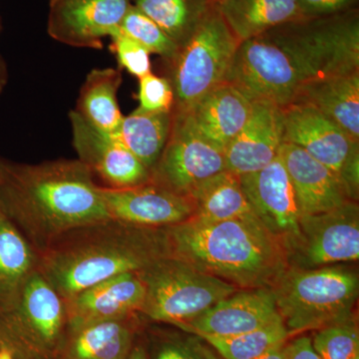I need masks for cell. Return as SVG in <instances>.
Returning <instances> with one entry per match:
<instances>
[{
	"instance_id": "6da1fadb",
	"label": "cell",
	"mask_w": 359,
	"mask_h": 359,
	"mask_svg": "<svg viewBox=\"0 0 359 359\" xmlns=\"http://www.w3.org/2000/svg\"><path fill=\"white\" fill-rule=\"evenodd\" d=\"M0 204L36 254L73 229L110 219L101 185L78 159L22 164L0 157Z\"/></svg>"
},
{
	"instance_id": "7a4b0ae2",
	"label": "cell",
	"mask_w": 359,
	"mask_h": 359,
	"mask_svg": "<svg viewBox=\"0 0 359 359\" xmlns=\"http://www.w3.org/2000/svg\"><path fill=\"white\" fill-rule=\"evenodd\" d=\"M168 256L241 289L271 287L289 269L283 241L257 218L203 221L164 228Z\"/></svg>"
},
{
	"instance_id": "3957f363",
	"label": "cell",
	"mask_w": 359,
	"mask_h": 359,
	"mask_svg": "<svg viewBox=\"0 0 359 359\" xmlns=\"http://www.w3.org/2000/svg\"><path fill=\"white\" fill-rule=\"evenodd\" d=\"M168 256L164 229L107 219L73 229L37 252V269L63 299Z\"/></svg>"
},
{
	"instance_id": "277c9868",
	"label": "cell",
	"mask_w": 359,
	"mask_h": 359,
	"mask_svg": "<svg viewBox=\"0 0 359 359\" xmlns=\"http://www.w3.org/2000/svg\"><path fill=\"white\" fill-rule=\"evenodd\" d=\"M263 34L275 44L299 90L311 82L359 70L358 8L290 21Z\"/></svg>"
},
{
	"instance_id": "5b68a950",
	"label": "cell",
	"mask_w": 359,
	"mask_h": 359,
	"mask_svg": "<svg viewBox=\"0 0 359 359\" xmlns=\"http://www.w3.org/2000/svg\"><path fill=\"white\" fill-rule=\"evenodd\" d=\"M290 335L348 320L358 301V273L342 266L287 269L271 287Z\"/></svg>"
},
{
	"instance_id": "8992f818",
	"label": "cell",
	"mask_w": 359,
	"mask_h": 359,
	"mask_svg": "<svg viewBox=\"0 0 359 359\" xmlns=\"http://www.w3.org/2000/svg\"><path fill=\"white\" fill-rule=\"evenodd\" d=\"M69 332L65 302L39 269L20 299L0 313V351L13 359H59Z\"/></svg>"
},
{
	"instance_id": "52a82bcc",
	"label": "cell",
	"mask_w": 359,
	"mask_h": 359,
	"mask_svg": "<svg viewBox=\"0 0 359 359\" xmlns=\"http://www.w3.org/2000/svg\"><path fill=\"white\" fill-rule=\"evenodd\" d=\"M139 273L146 287L142 316L178 328L238 290L171 256L156 259Z\"/></svg>"
},
{
	"instance_id": "ba28073f",
	"label": "cell",
	"mask_w": 359,
	"mask_h": 359,
	"mask_svg": "<svg viewBox=\"0 0 359 359\" xmlns=\"http://www.w3.org/2000/svg\"><path fill=\"white\" fill-rule=\"evenodd\" d=\"M241 41L219 13L218 2L199 27L165 63L173 88V110L184 111L226 82Z\"/></svg>"
},
{
	"instance_id": "9c48e42d",
	"label": "cell",
	"mask_w": 359,
	"mask_h": 359,
	"mask_svg": "<svg viewBox=\"0 0 359 359\" xmlns=\"http://www.w3.org/2000/svg\"><path fill=\"white\" fill-rule=\"evenodd\" d=\"M285 143L292 144L325 165L339 180L351 201L359 191V142L308 104L283 108Z\"/></svg>"
},
{
	"instance_id": "30bf717a",
	"label": "cell",
	"mask_w": 359,
	"mask_h": 359,
	"mask_svg": "<svg viewBox=\"0 0 359 359\" xmlns=\"http://www.w3.org/2000/svg\"><path fill=\"white\" fill-rule=\"evenodd\" d=\"M226 170L223 151L205 140L184 112L173 110L166 146L151 181L188 197L196 187Z\"/></svg>"
},
{
	"instance_id": "8fae6325",
	"label": "cell",
	"mask_w": 359,
	"mask_h": 359,
	"mask_svg": "<svg viewBox=\"0 0 359 359\" xmlns=\"http://www.w3.org/2000/svg\"><path fill=\"white\" fill-rule=\"evenodd\" d=\"M290 250H294L299 269L358 261V203L349 201L330 211L301 217L299 238Z\"/></svg>"
},
{
	"instance_id": "7c38bea8",
	"label": "cell",
	"mask_w": 359,
	"mask_h": 359,
	"mask_svg": "<svg viewBox=\"0 0 359 359\" xmlns=\"http://www.w3.org/2000/svg\"><path fill=\"white\" fill-rule=\"evenodd\" d=\"M131 6V0H50L47 32L60 43L101 49Z\"/></svg>"
},
{
	"instance_id": "4fadbf2b",
	"label": "cell",
	"mask_w": 359,
	"mask_h": 359,
	"mask_svg": "<svg viewBox=\"0 0 359 359\" xmlns=\"http://www.w3.org/2000/svg\"><path fill=\"white\" fill-rule=\"evenodd\" d=\"M73 147L78 160L105 188L124 189L151 181V171L112 135L102 133L76 111L69 113Z\"/></svg>"
},
{
	"instance_id": "5bb4252c",
	"label": "cell",
	"mask_w": 359,
	"mask_h": 359,
	"mask_svg": "<svg viewBox=\"0 0 359 359\" xmlns=\"http://www.w3.org/2000/svg\"><path fill=\"white\" fill-rule=\"evenodd\" d=\"M240 178L255 214L266 230L283 241L289 254L299 238L301 214L280 155L269 166Z\"/></svg>"
},
{
	"instance_id": "9a60e30c",
	"label": "cell",
	"mask_w": 359,
	"mask_h": 359,
	"mask_svg": "<svg viewBox=\"0 0 359 359\" xmlns=\"http://www.w3.org/2000/svg\"><path fill=\"white\" fill-rule=\"evenodd\" d=\"M110 219L142 228L164 229L192 218L190 198L150 181L124 189L101 186Z\"/></svg>"
},
{
	"instance_id": "2e32d148",
	"label": "cell",
	"mask_w": 359,
	"mask_h": 359,
	"mask_svg": "<svg viewBox=\"0 0 359 359\" xmlns=\"http://www.w3.org/2000/svg\"><path fill=\"white\" fill-rule=\"evenodd\" d=\"M252 102V112L244 127L224 150L226 170L238 176L269 166L285 143L283 108L269 101Z\"/></svg>"
},
{
	"instance_id": "e0dca14e",
	"label": "cell",
	"mask_w": 359,
	"mask_h": 359,
	"mask_svg": "<svg viewBox=\"0 0 359 359\" xmlns=\"http://www.w3.org/2000/svg\"><path fill=\"white\" fill-rule=\"evenodd\" d=\"M282 318L271 287L236 292L189 321L180 330L198 337L245 334Z\"/></svg>"
},
{
	"instance_id": "ac0fdd59",
	"label": "cell",
	"mask_w": 359,
	"mask_h": 359,
	"mask_svg": "<svg viewBox=\"0 0 359 359\" xmlns=\"http://www.w3.org/2000/svg\"><path fill=\"white\" fill-rule=\"evenodd\" d=\"M145 294V283L139 271L121 273L96 283L65 299L69 330L140 313Z\"/></svg>"
},
{
	"instance_id": "d6986e66",
	"label": "cell",
	"mask_w": 359,
	"mask_h": 359,
	"mask_svg": "<svg viewBox=\"0 0 359 359\" xmlns=\"http://www.w3.org/2000/svg\"><path fill=\"white\" fill-rule=\"evenodd\" d=\"M280 158L294 188L299 214H320L351 201L334 173L306 151L283 143Z\"/></svg>"
},
{
	"instance_id": "ffe728a7",
	"label": "cell",
	"mask_w": 359,
	"mask_h": 359,
	"mask_svg": "<svg viewBox=\"0 0 359 359\" xmlns=\"http://www.w3.org/2000/svg\"><path fill=\"white\" fill-rule=\"evenodd\" d=\"M252 107V101L240 90L229 82H224L180 112L185 113L194 128L205 140L224 152L244 127Z\"/></svg>"
},
{
	"instance_id": "44dd1931",
	"label": "cell",
	"mask_w": 359,
	"mask_h": 359,
	"mask_svg": "<svg viewBox=\"0 0 359 359\" xmlns=\"http://www.w3.org/2000/svg\"><path fill=\"white\" fill-rule=\"evenodd\" d=\"M139 314L69 330L59 359H126L140 337Z\"/></svg>"
},
{
	"instance_id": "7402d4cb",
	"label": "cell",
	"mask_w": 359,
	"mask_h": 359,
	"mask_svg": "<svg viewBox=\"0 0 359 359\" xmlns=\"http://www.w3.org/2000/svg\"><path fill=\"white\" fill-rule=\"evenodd\" d=\"M292 103L316 108L359 142V70L304 85Z\"/></svg>"
},
{
	"instance_id": "603a6c76",
	"label": "cell",
	"mask_w": 359,
	"mask_h": 359,
	"mask_svg": "<svg viewBox=\"0 0 359 359\" xmlns=\"http://www.w3.org/2000/svg\"><path fill=\"white\" fill-rule=\"evenodd\" d=\"M36 252L20 231L0 217V313L15 306L28 278L37 269Z\"/></svg>"
},
{
	"instance_id": "cb8c5ba5",
	"label": "cell",
	"mask_w": 359,
	"mask_h": 359,
	"mask_svg": "<svg viewBox=\"0 0 359 359\" xmlns=\"http://www.w3.org/2000/svg\"><path fill=\"white\" fill-rule=\"evenodd\" d=\"M188 197L193 203L194 218L203 221L257 218L240 176L229 170L202 182Z\"/></svg>"
},
{
	"instance_id": "d4e9b609",
	"label": "cell",
	"mask_w": 359,
	"mask_h": 359,
	"mask_svg": "<svg viewBox=\"0 0 359 359\" xmlns=\"http://www.w3.org/2000/svg\"><path fill=\"white\" fill-rule=\"evenodd\" d=\"M218 7L241 42L302 18L297 0H224Z\"/></svg>"
},
{
	"instance_id": "484cf974",
	"label": "cell",
	"mask_w": 359,
	"mask_h": 359,
	"mask_svg": "<svg viewBox=\"0 0 359 359\" xmlns=\"http://www.w3.org/2000/svg\"><path fill=\"white\" fill-rule=\"evenodd\" d=\"M122 82L120 69L103 68L90 71L80 90L74 110L92 127L113 136L124 117L117 100Z\"/></svg>"
},
{
	"instance_id": "4316f807",
	"label": "cell",
	"mask_w": 359,
	"mask_h": 359,
	"mask_svg": "<svg viewBox=\"0 0 359 359\" xmlns=\"http://www.w3.org/2000/svg\"><path fill=\"white\" fill-rule=\"evenodd\" d=\"M173 123V110L147 112L137 108L124 116L113 137L150 171L166 146Z\"/></svg>"
},
{
	"instance_id": "83f0119b",
	"label": "cell",
	"mask_w": 359,
	"mask_h": 359,
	"mask_svg": "<svg viewBox=\"0 0 359 359\" xmlns=\"http://www.w3.org/2000/svg\"><path fill=\"white\" fill-rule=\"evenodd\" d=\"M135 7L157 23L181 46L192 36L216 0H131Z\"/></svg>"
},
{
	"instance_id": "f1b7e54d",
	"label": "cell",
	"mask_w": 359,
	"mask_h": 359,
	"mask_svg": "<svg viewBox=\"0 0 359 359\" xmlns=\"http://www.w3.org/2000/svg\"><path fill=\"white\" fill-rule=\"evenodd\" d=\"M223 359H256L289 341L292 335L283 318L245 334L228 337H199Z\"/></svg>"
},
{
	"instance_id": "f546056e",
	"label": "cell",
	"mask_w": 359,
	"mask_h": 359,
	"mask_svg": "<svg viewBox=\"0 0 359 359\" xmlns=\"http://www.w3.org/2000/svg\"><path fill=\"white\" fill-rule=\"evenodd\" d=\"M144 344L148 359H215L201 337L182 330H153Z\"/></svg>"
},
{
	"instance_id": "4dcf8cb0",
	"label": "cell",
	"mask_w": 359,
	"mask_h": 359,
	"mask_svg": "<svg viewBox=\"0 0 359 359\" xmlns=\"http://www.w3.org/2000/svg\"><path fill=\"white\" fill-rule=\"evenodd\" d=\"M119 27L123 33L143 45L150 53L161 56L164 62L171 60L178 51V44L133 4L125 14Z\"/></svg>"
},
{
	"instance_id": "1f68e13d",
	"label": "cell",
	"mask_w": 359,
	"mask_h": 359,
	"mask_svg": "<svg viewBox=\"0 0 359 359\" xmlns=\"http://www.w3.org/2000/svg\"><path fill=\"white\" fill-rule=\"evenodd\" d=\"M311 344L320 359H351L359 353L355 316L316 330Z\"/></svg>"
},
{
	"instance_id": "d6a6232c",
	"label": "cell",
	"mask_w": 359,
	"mask_h": 359,
	"mask_svg": "<svg viewBox=\"0 0 359 359\" xmlns=\"http://www.w3.org/2000/svg\"><path fill=\"white\" fill-rule=\"evenodd\" d=\"M112 50L116 54L120 67L124 68L137 78L145 76L151 71L150 51L147 48L127 36L117 28L110 35Z\"/></svg>"
},
{
	"instance_id": "836d02e7",
	"label": "cell",
	"mask_w": 359,
	"mask_h": 359,
	"mask_svg": "<svg viewBox=\"0 0 359 359\" xmlns=\"http://www.w3.org/2000/svg\"><path fill=\"white\" fill-rule=\"evenodd\" d=\"M139 109L147 112L172 111L175 96L169 80L152 72L139 79Z\"/></svg>"
},
{
	"instance_id": "e575fe53",
	"label": "cell",
	"mask_w": 359,
	"mask_h": 359,
	"mask_svg": "<svg viewBox=\"0 0 359 359\" xmlns=\"http://www.w3.org/2000/svg\"><path fill=\"white\" fill-rule=\"evenodd\" d=\"M302 18H320L356 8L358 0H297Z\"/></svg>"
},
{
	"instance_id": "d590c367",
	"label": "cell",
	"mask_w": 359,
	"mask_h": 359,
	"mask_svg": "<svg viewBox=\"0 0 359 359\" xmlns=\"http://www.w3.org/2000/svg\"><path fill=\"white\" fill-rule=\"evenodd\" d=\"M290 359H320L311 344V337L301 335L287 341Z\"/></svg>"
},
{
	"instance_id": "8d00e7d4",
	"label": "cell",
	"mask_w": 359,
	"mask_h": 359,
	"mask_svg": "<svg viewBox=\"0 0 359 359\" xmlns=\"http://www.w3.org/2000/svg\"><path fill=\"white\" fill-rule=\"evenodd\" d=\"M256 359H290L287 342L275 347V348Z\"/></svg>"
},
{
	"instance_id": "74e56055",
	"label": "cell",
	"mask_w": 359,
	"mask_h": 359,
	"mask_svg": "<svg viewBox=\"0 0 359 359\" xmlns=\"http://www.w3.org/2000/svg\"><path fill=\"white\" fill-rule=\"evenodd\" d=\"M137 339L136 344L130 353L128 358L126 359H148L147 351H146L145 344L144 340L139 339Z\"/></svg>"
},
{
	"instance_id": "f35d334b",
	"label": "cell",
	"mask_w": 359,
	"mask_h": 359,
	"mask_svg": "<svg viewBox=\"0 0 359 359\" xmlns=\"http://www.w3.org/2000/svg\"><path fill=\"white\" fill-rule=\"evenodd\" d=\"M7 82H8V69L4 57L0 55V95L6 89Z\"/></svg>"
},
{
	"instance_id": "ab89813d",
	"label": "cell",
	"mask_w": 359,
	"mask_h": 359,
	"mask_svg": "<svg viewBox=\"0 0 359 359\" xmlns=\"http://www.w3.org/2000/svg\"><path fill=\"white\" fill-rule=\"evenodd\" d=\"M0 359H13L11 354L4 351H0Z\"/></svg>"
},
{
	"instance_id": "60d3db41",
	"label": "cell",
	"mask_w": 359,
	"mask_h": 359,
	"mask_svg": "<svg viewBox=\"0 0 359 359\" xmlns=\"http://www.w3.org/2000/svg\"><path fill=\"white\" fill-rule=\"evenodd\" d=\"M2 32V20H1V16H0V33Z\"/></svg>"
},
{
	"instance_id": "b9f144b4",
	"label": "cell",
	"mask_w": 359,
	"mask_h": 359,
	"mask_svg": "<svg viewBox=\"0 0 359 359\" xmlns=\"http://www.w3.org/2000/svg\"><path fill=\"white\" fill-rule=\"evenodd\" d=\"M351 359H359V353H356Z\"/></svg>"
},
{
	"instance_id": "7bdbcfd3",
	"label": "cell",
	"mask_w": 359,
	"mask_h": 359,
	"mask_svg": "<svg viewBox=\"0 0 359 359\" xmlns=\"http://www.w3.org/2000/svg\"><path fill=\"white\" fill-rule=\"evenodd\" d=\"M2 215H4V212H2L1 204H0V217H1Z\"/></svg>"
},
{
	"instance_id": "ee69618b",
	"label": "cell",
	"mask_w": 359,
	"mask_h": 359,
	"mask_svg": "<svg viewBox=\"0 0 359 359\" xmlns=\"http://www.w3.org/2000/svg\"><path fill=\"white\" fill-rule=\"evenodd\" d=\"M216 1L218 2V4H219V2L224 1V0H216Z\"/></svg>"
}]
</instances>
